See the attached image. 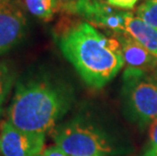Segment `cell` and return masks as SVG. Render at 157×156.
<instances>
[{"label": "cell", "instance_id": "cell-5", "mask_svg": "<svg viewBox=\"0 0 157 156\" xmlns=\"http://www.w3.org/2000/svg\"><path fill=\"white\" fill-rule=\"evenodd\" d=\"M69 14L80 16L93 26L108 31L112 36L126 32L128 12L119 10L103 0H76L59 9Z\"/></svg>", "mask_w": 157, "mask_h": 156}, {"label": "cell", "instance_id": "cell-18", "mask_svg": "<svg viewBox=\"0 0 157 156\" xmlns=\"http://www.w3.org/2000/svg\"><path fill=\"white\" fill-rule=\"evenodd\" d=\"M39 156H43V155H39Z\"/></svg>", "mask_w": 157, "mask_h": 156}, {"label": "cell", "instance_id": "cell-4", "mask_svg": "<svg viewBox=\"0 0 157 156\" xmlns=\"http://www.w3.org/2000/svg\"><path fill=\"white\" fill-rule=\"evenodd\" d=\"M122 95L127 117L140 127L151 124L157 118V78L149 72L127 67Z\"/></svg>", "mask_w": 157, "mask_h": 156}, {"label": "cell", "instance_id": "cell-6", "mask_svg": "<svg viewBox=\"0 0 157 156\" xmlns=\"http://www.w3.org/2000/svg\"><path fill=\"white\" fill-rule=\"evenodd\" d=\"M45 138L46 134L23 131L6 121L0 134V151L3 156H39Z\"/></svg>", "mask_w": 157, "mask_h": 156}, {"label": "cell", "instance_id": "cell-10", "mask_svg": "<svg viewBox=\"0 0 157 156\" xmlns=\"http://www.w3.org/2000/svg\"><path fill=\"white\" fill-rule=\"evenodd\" d=\"M28 11L43 21H50L59 10L57 0H25Z\"/></svg>", "mask_w": 157, "mask_h": 156}, {"label": "cell", "instance_id": "cell-17", "mask_svg": "<svg viewBox=\"0 0 157 156\" xmlns=\"http://www.w3.org/2000/svg\"><path fill=\"white\" fill-rule=\"evenodd\" d=\"M143 156H157V151L154 152V153H152V154H149V155H143Z\"/></svg>", "mask_w": 157, "mask_h": 156}, {"label": "cell", "instance_id": "cell-14", "mask_svg": "<svg viewBox=\"0 0 157 156\" xmlns=\"http://www.w3.org/2000/svg\"><path fill=\"white\" fill-rule=\"evenodd\" d=\"M109 4L115 7L124 8V9H131L135 6V4L139 0H106Z\"/></svg>", "mask_w": 157, "mask_h": 156}, {"label": "cell", "instance_id": "cell-16", "mask_svg": "<svg viewBox=\"0 0 157 156\" xmlns=\"http://www.w3.org/2000/svg\"><path fill=\"white\" fill-rule=\"evenodd\" d=\"M57 1H58V3H59V9H60L61 7H63V6L71 4V3L76 1V0H57Z\"/></svg>", "mask_w": 157, "mask_h": 156}, {"label": "cell", "instance_id": "cell-1", "mask_svg": "<svg viewBox=\"0 0 157 156\" xmlns=\"http://www.w3.org/2000/svg\"><path fill=\"white\" fill-rule=\"evenodd\" d=\"M74 101L71 87L49 74L19 80L8 108L7 121L21 130L46 134L66 115Z\"/></svg>", "mask_w": 157, "mask_h": 156}, {"label": "cell", "instance_id": "cell-7", "mask_svg": "<svg viewBox=\"0 0 157 156\" xmlns=\"http://www.w3.org/2000/svg\"><path fill=\"white\" fill-rule=\"evenodd\" d=\"M26 32V18L16 0H0V55L17 46Z\"/></svg>", "mask_w": 157, "mask_h": 156}, {"label": "cell", "instance_id": "cell-8", "mask_svg": "<svg viewBox=\"0 0 157 156\" xmlns=\"http://www.w3.org/2000/svg\"><path fill=\"white\" fill-rule=\"evenodd\" d=\"M115 36L122 49L124 63L128 68L151 72L157 69V58L127 32Z\"/></svg>", "mask_w": 157, "mask_h": 156}, {"label": "cell", "instance_id": "cell-11", "mask_svg": "<svg viewBox=\"0 0 157 156\" xmlns=\"http://www.w3.org/2000/svg\"><path fill=\"white\" fill-rule=\"evenodd\" d=\"M15 75L12 69L4 62H0V114L2 107L14 82Z\"/></svg>", "mask_w": 157, "mask_h": 156}, {"label": "cell", "instance_id": "cell-2", "mask_svg": "<svg viewBox=\"0 0 157 156\" xmlns=\"http://www.w3.org/2000/svg\"><path fill=\"white\" fill-rule=\"evenodd\" d=\"M58 42L64 57L90 87H103L124 66L121 45L116 36L109 38L87 21L66 26L59 34Z\"/></svg>", "mask_w": 157, "mask_h": 156}, {"label": "cell", "instance_id": "cell-9", "mask_svg": "<svg viewBox=\"0 0 157 156\" xmlns=\"http://www.w3.org/2000/svg\"><path fill=\"white\" fill-rule=\"evenodd\" d=\"M125 31L157 58V29L133 13L128 12Z\"/></svg>", "mask_w": 157, "mask_h": 156}, {"label": "cell", "instance_id": "cell-12", "mask_svg": "<svg viewBox=\"0 0 157 156\" xmlns=\"http://www.w3.org/2000/svg\"><path fill=\"white\" fill-rule=\"evenodd\" d=\"M137 16L157 29V0H145L136 10Z\"/></svg>", "mask_w": 157, "mask_h": 156}, {"label": "cell", "instance_id": "cell-13", "mask_svg": "<svg viewBox=\"0 0 157 156\" xmlns=\"http://www.w3.org/2000/svg\"><path fill=\"white\" fill-rule=\"evenodd\" d=\"M157 151V118L152 121L150 124V130H149V140L147 144L144 155L152 154Z\"/></svg>", "mask_w": 157, "mask_h": 156}, {"label": "cell", "instance_id": "cell-3", "mask_svg": "<svg viewBox=\"0 0 157 156\" xmlns=\"http://www.w3.org/2000/svg\"><path fill=\"white\" fill-rule=\"evenodd\" d=\"M57 146L70 156H117L131 151L124 139L90 117L73 118L56 130Z\"/></svg>", "mask_w": 157, "mask_h": 156}, {"label": "cell", "instance_id": "cell-15", "mask_svg": "<svg viewBox=\"0 0 157 156\" xmlns=\"http://www.w3.org/2000/svg\"><path fill=\"white\" fill-rule=\"evenodd\" d=\"M43 156H70V155H68L64 150H62L59 146L55 145L48 149H46Z\"/></svg>", "mask_w": 157, "mask_h": 156}]
</instances>
